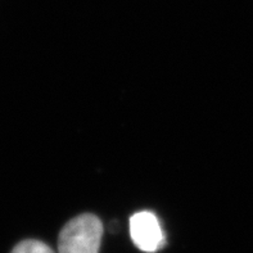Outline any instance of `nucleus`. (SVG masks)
I'll return each mask as SVG.
<instances>
[{"mask_svg": "<svg viewBox=\"0 0 253 253\" xmlns=\"http://www.w3.org/2000/svg\"><path fill=\"white\" fill-rule=\"evenodd\" d=\"M130 235L140 251L152 253L165 243V235L157 216L153 212H136L130 218Z\"/></svg>", "mask_w": 253, "mask_h": 253, "instance_id": "f03ea898", "label": "nucleus"}, {"mask_svg": "<svg viewBox=\"0 0 253 253\" xmlns=\"http://www.w3.org/2000/svg\"><path fill=\"white\" fill-rule=\"evenodd\" d=\"M12 253H54V251L49 247L48 244L40 241H23L13 248Z\"/></svg>", "mask_w": 253, "mask_h": 253, "instance_id": "7ed1b4c3", "label": "nucleus"}, {"mask_svg": "<svg viewBox=\"0 0 253 253\" xmlns=\"http://www.w3.org/2000/svg\"><path fill=\"white\" fill-rule=\"evenodd\" d=\"M103 224L91 213L72 218L62 229L58 248L59 253H99Z\"/></svg>", "mask_w": 253, "mask_h": 253, "instance_id": "f257e3e1", "label": "nucleus"}]
</instances>
